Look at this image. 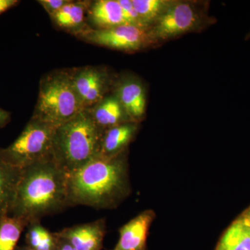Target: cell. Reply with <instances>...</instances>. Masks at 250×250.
Instances as JSON below:
<instances>
[{
  "label": "cell",
  "instance_id": "cell-1",
  "mask_svg": "<svg viewBox=\"0 0 250 250\" xmlns=\"http://www.w3.org/2000/svg\"><path fill=\"white\" fill-rule=\"evenodd\" d=\"M70 207L116 208L131 192L127 151L113 157L98 156L68 174Z\"/></svg>",
  "mask_w": 250,
  "mask_h": 250
},
{
  "label": "cell",
  "instance_id": "cell-2",
  "mask_svg": "<svg viewBox=\"0 0 250 250\" xmlns=\"http://www.w3.org/2000/svg\"><path fill=\"white\" fill-rule=\"evenodd\" d=\"M67 179L53 158L22 169L9 214L28 225L70 207Z\"/></svg>",
  "mask_w": 250,
  "mask_h": 250
},
{
  "label": "cell",
  "instance_id": "cell-3",
  "mask_svg": "<svg viewBox=\"0 0 250 250\" xmlns=\"http://www.w3.org/2000/svg\"><path fill=\"white\" fill-rule=\"evenodd\" d=\"M103 131L94 123L88 110L57 127L52 157L67 174L100 156Z\"/></svg>",
  "mask_w": 250,
  "mask_h": 250
},
{
  "label": "cell",
  "instance_id": "cell-4",
  "mask_svg": "<svg viewBox=\"0 0 250 250\" xmlns=\"http://www.w3.org/2000/svg\"><path fill=\"white\" fill-rule=\"evenodd\" d=\"M68 70H57L43 75L31 118L58 127L83 111Z\"/></svg>",
  "mask_w": 250,
  "mask_h": 250
},
{
  "label": "cell",
  "instance_id": "cell-5",
  "mask_svg": "<svg viewBox=\"0 0 250 250\" xmlns=\"http://www.w3.org/2000/svg\"><path fill=\"white\" fill-rule=\"evenodd\" d=\"M57 127L31 118L17 139L0 150V158L18 170L52 157Z\"/></svg>",
  "mask_w": 250,
  "mask_h": 250
},
{
  "label": "cell",
  "instance_id": "cell-6",
  "mask_svg": "<svg viewBox=\"0 0 250 250\" xmlns=\"http://www.w3.org/2000/svg\"><path fill=\"white\" fill-rule=\"evenodd\" d=\"M206 4L197 1H174L157 22L149 29L153 45L179 36L200 31L212 23Z\"/></svg>",
  "mask_w": 250,
  "mask_h": 250
},
{
  "label": "cell",
  "instance_id": "cell-7",
  "mask_svg": "<svg viewBox=\"0 0 250 250\" xmlns=\"http://www.w3.org/2000/svg\"><path fill=\"white\" fill-rule=\"evenodd\" d=\"M80 40L126 52H134L153 45L149 29L123 24L110 29H88L75 36Z\"/></svg>",
  "mask_w": 250,
  "mask_h": 250
},
{
  "label": "cell",
  "instance_id": "cell-8",
  "mask_svg": "<svg viewBox=\"0 0 250 250\" xmlns=\"http://www.w3.org/2000/svg\"><path fill=\"white\" fill-rule=\"evenodd\" d=\"M68 71L83 109L92 107L111 92L114 80L106 67L88 65Z\"/></svg>",
  "mask_w": 250,
  "mask_h": 250
},
{
  "label": "cell",
  "instance_id": "cell-9",
  "mask_svg": "<svg viewBox=\"0 0 250 250\" xmlns=\"http://www.w3.org/2000/svg\"><path fill=\"white\" fill-rule=\"evenodd\" d=\"M111 92L118 98L129 121L139 123L146 114L147 98L144 85L133 75L114 80Z\"/></svg>",
  "mask_w": 250,
  "mask_h": 250
},
{
  "label": "cell",
  "instance_id": "cell-10",
  "mask_svg": "<svg viewBox=\"0 0 250 250\" xmlns=\"http://www.w3.org/2000/svg\"><path fill=\"white\" fill-rule=\"evenodd\" d=\"M105 233V220L99 219L91 223L64 228L55 234L76 250H101Z\"/></svg>",
  "mask_w": 250,
  "mask_h": 250
},
{
  "label": "cell",
  "instance_id": "cell-11",
  "mask_svg": "<svg viewBox=\"0 0 250 250\" xmlns=\"http://www.w3.org/2000/svg\"><path fill=\"white\" fill-rule=\"evenodd\" d=\"M155 218L152 210H146L131 219L119 230V241L111 250H146L149 228Z\"/></svg>",
  "mask_w": 250,
  "mask_h": 250
},
{
  "label": "cell",
  "instance_id": "cell-12",
  "mask_svg": "<svg viewBox=\"0 0 250 250\" xmlns=\"http://www.w3.org/2000/svg\"><path fill=\"white\" fill-rule=\"evenodd\" d=\"M87 24L93 29H110L128 24L118 0L90 1L87 12Z\"/></svg>",
  "mask_w": 250,
  "mask_h": 250
},
{
  "label": "cell",
  "instance_id": "cell-13",
  "mask_svg": "<svg viewBox=\"0 0 250 250\" xmlns=\"http://www.w3.org/2000/svg\"><path fill=\"white\" fill-rule=\"evenodd\" d=\"M139 131V123L127 122L103 131L100 156L113 157L127 151Z\"/></svg>",
  "mask_w": 250,
  "mask_h": 250
},
{
  "label": "cell",
  "instance_id": "cell-14",
  "mask_svg": "<svg viewBox=\"0 0 250 250\" xmlns=\"http://www.w3.org/2000/svg\"><path fill=\"white\" fill-rule=\"evenodd\" d=\"M91 1H71L70 0L57 14L51 16L56 27L73 36L88 29L87 12Z\"/></svg>",
  "mask_w": 250,
  "mask_h": 250
},
{
  "label": "cell",
  "instance_id": "cell-15",
  "mask_svg": "<svg viewBox=\"0 0 250 250\" xmlns=\"http://www.w3.org/2000/svg\"><path fill=\"white\" fill-rule=\"evenodd\" d=\"M87 110L94 123L103 131L116 125L131 122L126 116L119 100L112 92Z\"/></svg>",
  "mask_w": 250,
  "mask_h": 250
},
{
  "label": "cell",
  "instance_id": "cell-16",
  "mask_svg": "<svg viewBox=\"0 0 250 250\" xmlns=\"http://www.w3.org/2000/svg\"><path fill=\"white\" fill-rule=\"evenodd\" d=\"M215 250H250V223L242 215L227 229Z\"/></svg>",
  "mask_w": 250,
  "mask_h": 250
},
{
  "label": "cell",
  "instance_id": "cell-17",
  "mask_svg": "<svg viewBox=\"0 0 250 250\" xmlns=\"http://www.w3.org/2000/svg\"><path fill=\"white\" fill-rule=\"evenodd\" d=\"M21 171L0 158V218L9 215Z\"/></svg>",
  "mask_w": 250,
  "mask_h": 250
},
{
  "label": "cell",
  "instance_id": "cell-18",
  "mask_svg": "<svg viewBox=\"0 0 250 250\" xmlns=\"http://www.w3.org/2000/svg\"><path fill=\"white\" fill-rule=\"evenodd\" d=\"M27 224L21 219L4 215L0 218V250H15Z\"/></svg>",
  "mask_w": 250,
  "mask_h": 250
},
{
  "label": "cell",
  "instance_id": "cell-19",
  "mask_svg": "<svg viewBox=\"0 0 250 250\" xmlns=\"http://www.w3.org/2000/svg\"><path fill=\"white\" fill-rule=\"evenodd\" d=\"M174 0H132L135 9L149 29L173 4Z\"/></svg>",
  "mask_w": 250,
  "mask_h": 250
},
{
  "label": "cell",
  "instance_id": "cell-20",
  "mask_svg": "<svg viewBox=\"0 0 250 250\" xmlns=\"http://www.w3.org/2000/svg\"><path fill=\"white\" fill-rule=\"evenodd\" d=\"M27 226L26 238L28 247L34 250H57L58 238L55 233L49 232L40 221L33 222Z\"/></svg>",
  "mask_w": 250,
  "mask_h": 250
},
{
  "label": "cell",
  "instance_id": "cell-21",
  "mask_svg": "<svg viewBox=\"0 0 250 250\" xmlns=\"http://www.w3.org/2000/svg\"><path fill=\"white\" fill-rule=\"evenodd\" d=\"M122 9L126 23L130 25L135 26L143 29H148L143 22L142 18L139 16V13L135 9L132 0H118Z\"/></svg>",
  "mask_w": 250,
  "mask_h": 250
},
{
  "label": "cell",
  "instance_id": "cell-22",
  "mask_svg": "<svg viewBox=\"0 0 250 250\" xmlns=\"http://www.w3.org/2000/svg\"><path fill=\"white\" fill-rule=\"evenodd\" d=\"M69 1L70 0H39L38 2L45 10L49 17H51L60 11Z\"/></svg>",
  "mask_w": 250,
  "mask_h": 250
},
{
  "label": "cell",
  "instance_id": "cell-23",
  "mask_svg": "<svg viewBox=\"0 0 250 250\" xmlns=\"http://www.w3.org/2000/svg\"><path fill=\"white\" fill-rule=\"evenodd\" d=\"M18 0H0V15L4 14L8 10L12 9L19 4Z\"/></svg>",
  "mask_w": 250,
  "mask_h": 250
},
{
  "label": "cell",
  "instance_id": "cell-24",
  "mask_svg": "<svg viewBox=\"0 0 250 250\" xmlns=\"http://www.w3.org/2000/svg\"><path fill=\"white\" fill-rule=\"evenodd\" d=\"M11 114L9 112L0 108V128L5 126L10 121Z\"/></svg>",
  "mask_w": 250,
  "mask_h": 250
},
{
  "label": "cell",
  "instance_id": "cell-25",
  "mask_svg": "<svg viewBox=\"0 0 250 250\" xmlns=\"http://www.w3.org/2000/svg\"><path fill=\"white\" fill-rule=\"evenodd\" d=\"M57 238H58V243H57V250H76L65 240L59 238L58 236H57Z\"/></svg>",
  "mask_w": 250,
  "mask_h": 250
},
{
  "label": "cell",
  "instance_id": "cell-26",
  "mask_svg": "<svg viewBox=\"0 0 250 250\" xmlns=\"http://www.w3.org/2000/svg\"><path fill=\"white\" fill-rule=\"evenodd\" d=\"M241 215L243 218L246 219L247 221L249 222L250 223V206L249 208L245 210L244 213H243Z\"/></svg>",
  "mask_w": 250,
  "mask_h": 250
},
{
  "label": "cell",
  "instance_id": "cell-27",
  "mask_svg": "<svg viewBox=\"0 0 250 250\" xmlns=\"http://www.w3.org/2000/svg\"><path fill=\"white\" fill-rule=\"evenodd\" d=\"M22 250H34L31 249V248H29V247H27V248H24V249H22Z\"/></svg>",
  "mask_w": 250,
  "mask_h": 250
},
{
  "label": "cell",
  "instance_id": "cell-28",
  "mask_svg": "<svg viewBox=\"0 0 250 250\" xmlns=\"http://www.w3.org/2000/svg\"><path fill=\"white\" fill-rule=\"evenodd\" d=\"M250 39V31L249 32V34H248V35L246 36V40H248V39Z\"/></svg>",
  "mask_w": 250,
  "mask_h": 250
}]
</instances>
